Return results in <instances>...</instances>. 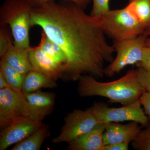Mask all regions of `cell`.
<instances>
[{"mask_svg":"<svg viewBox=\"0 0 150 150\" xmlns=\"http://www.w3.org/2000/svg\"><path fill=\"white\" fill-rule=\"evenodd\" d=\"M31 27L39 26L64 51L67 64L62 79L75 81L89 75L104 76L105 63L114 60L113 46L93 17L72 1H51L33 8Z\"/></svg>","mask_w":150,"mask_h":150,"instance_id":"6da1fadb","label":"cell"},{"mask_svg":"<svg viewBox=\"0 0 150 150\" xmlns=\"http://www.w3.org/2000/svg\"><path fill=\"white\" fill-rule=\"evenodd\" d=\"M77 91L82 97L98 96L106 98L110 103L129 105L139 100L145 91L138 79V70H129L123 77L112 81L103 82L89 75L79 80Z\"/></svg>","mask_w":150,"mask_h":150,"instance_id":"7a4b0ae2","label":"cell"},{"mask_svg":"<svg viewBox=\"0 0 150 150\" xmlns=\"http://www.w3.org/2000/svg\"><path fill=\"white\" fill-rule=\"evenodd\" d=\"M33 7L23 0H5L0 8V25H9L14 45L29 48V30L31 27Z\"/></svg>","mask_w":150,"mask_h":150,"instance_id":"3957f363","label":"cell"},{"mask_svg":"<svg viewBox=\"0 0 150 150\" xmlns=\"http://www.w3.org/2000/svg\"><path fill=\"white\" fill-rule=\"evenodd\" d=\"M93 17L105 34L113 40L134 38L143 34L145 30L128 6Z\"/></svg>","mask_w":150,"mask_h":150,"instance_id":"277c9868","label":"cell"},{"mask_svg":"<svg viewBox=\"0 0 150 150\" xmlns=\"http://www.w3.org/2000/svg\"><path fill=\"white\" fill-rule=\"evenodd\" d=\"M146 35L144 33L130 39L113 40L117 55L113 62L105 67L104 75L112 77L127 66L136 64L142 61L146 47Z\"/></svg>","mask_w":150,"mask_h":150,"instance_id":"5b68a950","label":"cell"},{"mask_svg":"<svg viewBox=\"0 0 150 150\" xmlns=\"http://www.w3.org/2000/svg\"><path fill=\"white\" fill-rule=\"evenodd\" d=\"M140 99L129 105L110 108L102 102H94L90 108L98 123L136 121L143 128L150 124V121L142 108Z\"/></svg>","mask_w":150,"mask_h":150,"instance_id":"8992f818","label":"cell"},{"mask_svg":"<svg viewBox=\"0 0 150 150\" xmlns=\"http://www.w3.org/2000/svg\"><path fill=\"white\" fill-rule=\"evenodd\" d=\"M35 119L24 94L10 87L0 89V127L25 118Z\"/></svg>","mask_w":150,"mask_h":150,"instance_id":"52a82bcc","label":"cell"},{"mask_svg":"<svg viewBox=\"0 0 150 150\" xmlns=\"http://www.w3.org/2000/svg\"><path fill=\"white\" fill-rule=\"evenodd\" d=\"M98 123L90 108L85 110L74 109L65 117L60 134L53 138L51 142L54 144L68 143L89 132Z\"/></svg>","mask_w":150,"mask_h":150,"instance_id":"ba28073f","label":"cell"},{"mask_svg":"<svg viewBox=\"0 0 150 150\" xmlns=\"http://www.w3.org/2000/svg\"><path fill=\"white\" fill-rule=\"evenodd\" d=\"M42 121L25 118L2 128L0 133V150H5L26 139L44 125Z\"/></svg>","mask_w":150,"mask_h":150,"instance_id":"9c48e42d","label":"cell"},{"mask_svg":"<svg viewBox=\"0 0 150 150\" xmlns=\"http://www.w3.org/2000/svg\"><path fill=\"white\" fill-rule=\"evenodd\" d=\"M103 134L104 145L116 143L130 144L135 139L143 128L136 121L123 124L115 122L105 123Z\"/></svg>","mask_w":150,"mask_h":150,"instance_id":"30bf717a","label":"cell"},{"mask_svg":"<svg viewBox=\"0 0 150 150\" xmlns=\"http://www.w3.org/2000/svg\"><path fill=\"white\" fill-rule=\"evenodd\" d=\"M30 61L32 70L47 75L57 81L62 79L63 69L48 57L38 45L29 48Z\"/></svg>","mask_w":150,"mask_h":150,"instance_id":"8fae6325","label":"cell"},{"mask_svg":"<svg viewBox=\"0 0 150 150\" xmlns=\"http://www.w3.org/2000/svg\"><path fill=\"white\" fill-rule=\"evenodd\" d=\"M105 123H98L92 130L67 143L69 150H102Z\"/></svg>","mask_w":150,"mask_h":150,"instance_id":"7c38bea8","label":"cell"},{"mask_svg":"<svg viewBox=\"0 0 150 150\" xmlns=\"http://www.w3.org/2000/svg\"><path fill=\"white\" fill-rule=\"evenodd\" d=\"M24 94L35 119L43 121L46 116L52 113L56 101L55 93L39 90Z\"/></svg>","mask_w":150,"mask_h":150,"instance_id":"4fadbf2b","label":"cell"},{"mask_svg":"<svg viewBox=\"0 0 150 150\" xmlns=\"http://www.w3.org/2000/svg\"><path fill=\"white\" fill-rule=\"evenodd\" d=\"M29 48L18 47L13 44L1 58L4 59L19 73L25 75L32 70L30 61Z\"/></svg>","mask_w":150,"mask_h":150,"instance_id":"5bb4252c","label":"cell"},{"mask_svg":"<svg viewBox=\"0 0 150 150\" xmlns=\"http://www.w3.org/2000/svg\"><path fill=\"white\" fill-rule=\"evenodd\" d=\"M56 81L44 74L31 70L25 75L22 92L29 93L42 88H56L58 86Z\"/></svg>","mask_w":150,"mask_h":150,"instance_id":"9a60e30c","label":"cell"},{"mask_svg":"<svg viewBox=\"0 0 150 150\" xmlns=\"http://www.w3.org/2000/svg\"><path fill=\"white\" fill-rule=\"evenodd\" d=\"M43 52L54 62L62 67L63 74L67 64V59L64 51L60 46L48 38L42 30L39 44Z\"/></svg>","mask_w":150,"mask_h":150,"instance_id":"2e32d148","label":"cell"},{"mask_svg":"<svg viewBox=\"0 0 150 150\" xmlns=\"http://www.w3.org/2000/svg\"><path fill=\"white\" fill-rule=\"evenodd\" d=\"M50 135L48 125L45 124L29 137L17 143L11 150H39L42 144Z\"/></svg>","mask_w":150,"mask_h":150,"instance_id":"e0dca14e","label":"cell"},{"mask_svg":"<svg viewBox=\"0 0 150 150\" xmlns=\"http://www.w3.org/2000/svg\"><path fill=\"white\" fill-rule=\"evenodd\" d=\"M0 74L2 75L11 88L22 91L25 75L22 74L11 67L3 58L0 62Z\"/></svg>","mask_w":150,"mask_h":150,"instance_id":"ac0fdd59","label":"cell"},{"mask_svg":"<svg viewBox=\"0 0 150 150\" xmlns=\"http://www.w3.org/2000/svg\"><path fill=\"white\" fill-rule=\"evenodd\" d=\"M127 6L145 30L150 28V0H129Z\"/></svg>","mask_w":150,"mask_h":150,"instance_id":"d6986e66","label":"cell"},{"mask_svg":"<svg viewBox=\"0 0 150 150\" xmlns=\"http://www.w3.org/2000/svg\"><path fill=\"white\" fill-rule=\"evenodd\" d=\"M144 128L131 143L134 150H150V124Z\"/></svg>","mask_w":150,"mask_h":150,"instance_id":"ffe728a7","label":"cell"},{"mask_svg":"<svg viewBox=\"0 0 150 150\" xmlns=\"http://www.w3.org/2000/svg\"><path fill=\"white\" fill-rule=\"evenodd\" d=\"M6 25H0V57L4 56L9 48L14 44L13 35L11 30Z\"/></svg>","mask_w":150,"mask_h":150,"instance_id":"44dd1931","label":"cell"},{"mask_svg":"<svg viewBox=\"0 0 150 150\" xmlns=\"http://www.w3.org/2000/svg\"><path fill=\"white\" fill-rule=\"evenodd\" d=\"M93 6L90 15L98 16L110 10L109 0H92Z\"/></svg>","mask_w":150,"mask_h":150,"instance_id":"7402d4cb","label":"cell"},{"mask_svg":"<svg viewBox=\"0 0 150 150\" xmlns=\"http://www.w3.org/2000/svg\"><path fill=\"white\" fill-rule=\"evenodd\" d=\"M138 79L139 82L146 91H150V70L138 67Z\"/></svg>","mask_w":150,"mask_h":150,"instance_id":"603a6c76","label":"cell"},{"mask_svg":"<svg viewBox=\"0 0 150 150\" xmlns=\"http://www.w3.org/2000/svg\"><path fill=\"white\" fill-rule=\"evenodd\" d=\"M26 1L31 5L33 7L39 6L43 4L51 1H56V0H23ZM72 1L78 5L80 6L84 9L86 8L87 7L88 5L89 4L92 0H66Z\"/></svg>","mask_w":150,"mask_h":150,"instance_id":"cb8c5ba5","label":"cell"},{"mask_svg":"<svg viewBox=\"0 0 150 150\" xmlns=\"http://www.w3.org/2000/svg\"><path fill=\"white\" fill-rule=\"evenodd\" d=\"M137 67L150 70V46H146L142 61L136 64Z\"/></svg>","mask_w":150,"mask_h":150,"instance_id":"d4e9b609","label":"cell"},{"mask_svg":"<svg viewBox=\"0 0 150 150\" xmlns=\"http://www.w3.org/2000/svg\"><path fill=\"white\" fill-rule=\"evenodd\" d=\"M146 115L150 121V91H144L140 98Z\"/></svg>","mask_w":150,"mask_h":150,"instance_id":"484cf974","label":"cell"},{"mask_svg":"<svg viewBox=\"0 0 150 150\" xmlns=\"http://www.w3.org/2000/svg\"><path fill=\"white\" fill-rule=\"evenodd\" d=\"M129 144L126 143H116L105 145L102 150H128Z\"/></svg>","mask_w":150,"mask_h":150,"instance_id":"4316f807","label":"cell"},{"mask_svg":"<svg viewBox=\"0 0 150 150\" xmlns=\"http://www.w3.org/2000/svg\"><path fill=\"white\" fill-rule=\"evenodd\" d=\"M10 87L5 79L1 74H0V89Z\"/></svg>","mask_w":150,"mask_h":150,"instance_id":"83f0119b","label":"cell"},{"mask_svg":"<svg viewBox=\"0 0 150 150\" xmlns=\"http://www.w3.org/2000/svg\"><path fill=\"white\" fill-rule=\"evenodd\" d=\"M143 33L147 36L146 41V46H150V28L146 30Z\"/></svg>","mask_w":150,"mask_h":150,"instance_id":"f1b7e54d","label":"cell"}]
</instances>
